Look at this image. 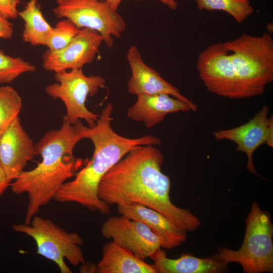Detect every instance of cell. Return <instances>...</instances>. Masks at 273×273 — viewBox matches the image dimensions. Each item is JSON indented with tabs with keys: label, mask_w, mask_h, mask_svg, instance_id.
Here are the masks:
<instances>
[{
	"label": "cell",
	"mask_w": 273,
	"mask_h": 273,
	"mask_svg": "<svg viewBox=\"0 0 273 273\" xmlns=\"http://www.w3.org/2000/svg\"><path fill=\"white\" fill-rule=\"evenodd\" d=\"M163 162L162 153L154 146L135 147L103 176L98 196L109 205H144L187 232L196 231L201 224L199 218L171 201L170 180L161 170Z\"/></svg>",
	"instance_id": "cell-1"
},
{
	"label": "cell",
	"mask_w": 273,
	"mask_h": 273,
	"mask_svg": "<svg viewBox=\"0 0 273 273\" xmlns=\"http://www.w3.org/2000/svg\"><path fill=\"white\" fill-rule=\"evenodd\" d=\"M113 110V104L108 103L93 127L83 125L80 120L74 124L81 139H88L93 143V155L71 181L63 184L54 200L62 203H76L91 211L109 214L110 205L98 196L99 184L103 176L135 147L161 145L160 139L155 136L128 138L117 133L111 127Z\"/></svg>",
	"instance_id": "cell-2"
},
{
	"label": "cell",
	"mask_w": 273,
	"mask_h": 273,
	"mask_svg": "<svg viewBox=\"0 0 273 273\" xmlns=\"http://www.w3.org/2000/svg\"><path fill=\"white\" fill-rule=\"evenodd\" d=\"M81 140L75 125L64 117L59 129L48 131L35 144V155L41 156V161L34 168L21 172L10 185L14 194L28 195L24 223L29 224L87 162L73 155L75 147Z\"/></svg>",
	"instance_id": "cell-3"
},
{
	"label": "cell",
	"mask_w": 273,
	"mask_h": 273,
	"mask_svg": "<svg viewBox=\"0 0 273 273\" xmlns=\"http://www.w3.org/2000/svg\"><path fill=\"white\" fill-rule=\"evenodd\" d=\"M230 52L243 99L261 95L273 81V38L270 33L260 36L242 34L223 42Z\"/></svg>",
	"instance_id": "cell-4"
},
{
	"label": "cell",
	"mask_w": 273,
	"mask_h": 273,
	"mask_svg": "<svg viewBox=\"0 0 273 273\" xmlns=\"http://www.w3.org/2000/svg\"><path fill=\"white\" fill-rule=\"evenodd\" d=\"M245 236L237 250L218 247L213 257L225 264L237 263L245 273L273 271V224L269 214L252 203L246 219Z\"/></svg>",
	"instance_id": "cell-5"
},
{
	"label": "cell",
	"mask_w": 273,
	"mask_h": 273,
	"mask_svg": "<svg viewBox=\"0 0 273 273\" xmlns=\"http://www.w3.org/2000/svg\"><path fill=\"white\" fill-rule=\"evenodd\" d=\"M13 230L31 237L35 242L36 253L51 260L61 273H72L66 264L77 266L84 264V256L81 248L82 238L75 232H68L52 220L35 215L29 224L12 225Z\"/></svg>",
	"instance_id": "cell-6"
},
{
	"label": "cell",
	"mask_w": 273,
	"mask_h": 273,
	"mask_svg": "<svg viewBox=\"0 0 273 273\" xmlns=\"http://www.w3.org/2000/svg\"><path fill=\"white\" fill-rule=\"evenodd\" d=\"M55 72L56 82L47 85L46 93L63 102L66 108L65 118L72 124L83 119L88 126H94L99 115L89 111L85 106L87 97H93L100 88L106 87V80L100 75H86L82 69Z\"/></svg>",
	"instance_id": "cell-7"
},
{
	"label": "cell",
	"mask_w": 273,
	"mask_h": 273,
	"mask_svg": "<svg viewBox=\"0 0 273 273\" xmlns=\"http://www.w3.org/2000/svg\"><path fill=\"white\" fill-rule=\"evenodd\" d=\"M53 12L79 29L97 31L109 48L113 47V38H119L126 26L123 18L102 0H56Z\"/></svg>",
	"instance_id": "cell-8"
},
{
	"label": "cell",
	"mask_w": 273,
	"mask_h": 273,
	"mask_svg": "<svg viewBox=\"0 0 273 273\" xmlns=\"http://www.w3.org/2000/svg\"><path fill=\"white\" fill-rule=\"evenodd\" d=\"M197 69L206 88L219 96L243 99L241 88L223 42L209 46L199 55Z\"/></svg>",
	"instance_id": "cell-9"
},
{
	"label": "cell",
	"mask_w": 273,
	"mask_h": 273,
	"mask_svg": "<svg viewBox=\"0 0 273 273\" xmlns=\"http://www.w3.org/2000/svg\"><path fill=\"white\" fill-rule=\"evenodd\" d=\"M101 233L143 260L161 248L159 238L149 227L124 215L109 217L103 223Z\"/></svg>",
	"instance_id": "cell-10"
},
{
	"label": "cell",
	"mask_w": 273,
	"mask_h": 273,
	"mask_svg": "<svg viewBox=\"0 0 273 273\" xmlns=\"http://www.w3.org/2000/svg\"><path fill=\"white\" fill-rule=\"evenodd\" d=\"M269 108L263 106L255 116L246 123L238 127L221 129L213 132L217 140H228L235 143L236 150L245 153L247 157V169L258 175L253 163L255 151L261 145L273 146V117H268Z\"/></svg>",
	"instance_id": "cell-11"
},
{
	"label": "cell",
	"mask_w": 273,
	"mask_h": 273,
	"mask_svg": "<svg viewBox=\"0 0 273 273\" xmlns=\"http://www.w3.org/2000/svg\"><path fill=\"white\" fill-rule=\"evenodd\" d=\"M102 42V36L97 31L80 29L63 49L55 52L47 50L43 53L42 67L47 71L54 72L82 69L94 60Z\"/></svg>",
	"instance_id": "cell-12"
},
{
	"label": "cell",
	"mask_w": 273,
	"mask_h": 273,
	"mask_svg": "<svg viewBox=\"0 0 273 273\" xmlns=\"http://www.w3.org/2000/svg\"><path fill=\"white\" fill-rule=\"evenodd\" d=\"M127 60L131 69V76L127 83L128 92L136 96L142 95L165 94L180 100L196 111L197 106L181 94L179 89L163 78L160 74L148 66L134 45L130 46L127 53Z\"/></svg>",
	"instance_id": "cell-13"
},
{
	"label": "cell",
	"mask_w": 273,
	"mask_h": 273,
	"mask_svg": "<svg viewBox=\"0 0 273 273\" xmlns=\"http://www.w3.org/2000/svg\"><path fill=\"white\" fill-rule=\"evenodd\" d=\"M34 156L35 144L18 117L0 135V164L12 181Z\"/></svg>",
	"instance_id": "cell-14"
},
{
	"label": "cell",
	"mask_w": 273,
	"mask_h": 273,
	"mask_svg": "<svg viewBox=\"0 0 273 273\" xmlns=\"http://www.w3.org/2000/svg\"><path fill=\"white\" fill-rule=\"evenodd\" d=\"M117 209L120 215L140 221L149 227L159 238L161 248L171 249L187 240V232L155 210L139 204L117 205Z\"/></svg>",
	"instance_id": "cell-15"
},
{
	"label": "cell",
	"mask_w": 273,
	"mask_h": 273,
	"mask_svg": "<svg viewBox=\"0 0 273 273\" xmlns=\"http://www.w3.org/2000/svg\"><path fill=\"white\" fill-rule=\"evenodd\" d=\"M191 107L185 102L167 94L142 95L127 110V117L152 128L163 121L170 113L187 112Z\"/></svg>",
	"instance_id": "cell-16"
},
{
	"label": "cell",
	"mask_w": 273,
	"mask_h": 273,
	"mask_svg": "<svg viewBox=\"0 0 273 273\" xmlns=\"http://www.w3.org/2000/svg\"><path fill=\"white\" fill-rule=\"evenodd\" d=\"M150 258L157 273H220L226 271L228 266L213 257L199 258L183 254L177 258H170L161 248Z\"/></svg>",
	"instance_id": "cell-17"
},
{
	"label": "cell",
	"mask_w": 273,
	"mask_h": 273,
	"mask_svg": "<svg viewBox=\"0 0 273 273\" xmlns=\"http://www.w3.org/2000/svg\"><path fill=\"white\" fill-rule=\"evenodd\" d=\"M97 273H157L149 264L130 251L112 241L103 247L102 257L96 265Z\"/></svg>",
	"instance_id": "cell-18"
},
{
	"label": "cell",
	"mask_w": 273,
	"mask_h": 273,
	"mask_svg": "<svg viewBox=\"0 0 273 273\" xmlns=\"http://www.w3.org/2000/svg\"><path fill=\"white\" fill-rule=\"evenodd\" d=\"M24 22L22 33L23 41L31 46L46 45L53 29L44 17L37 0H29L18 12Z\"/></svg>",
	"instance_id": "cell-19"
},
{
	"label": "cell",
	"mask_w": 273,
	"mask_h": 273,
	"mask_svg": "<svg viewBox=\"0 0 273 273\" xmlns=\"http://www.w3.org/2000/svg\"><path fill=\"white\" fill-rule=\"evenodd\" d=\"M201 11H220L241 23L254 12L249 0H195Z\"/></svg>",
	"instance_id": "cell-20"
},
{
	"label": "cell",
	"mask_w": 273,
	"mask_h": 273,
	"mask_svg": "<svg viewBox=\"0 0 273 273\" xmlns=\"http://www.w3.org/2000/svg\"><path fill=\"white\" fill-rule=\"evenodd\" d=\"M22 99L13 87H0V135L18 117L22 109Z\"/></svg>",
	"instance_id": "cell-21"
},
{
	"label": "cell",
	"mask_w": 273,
	"mask_h": 273,
	"mask_svg": "<svg viewBox=\"0 0 273 273\" xmlns=\"http://www.w3.org/2000/svg\"><path fill=\"white\" fill-rule=\"evenodd\" d=\"M36 71V67L20 57L6 54L0 49V84H9L20 75Z\"/></svg>",
	"instance_id": "cell-22"
},
{
	"label": "cell",
	"mask_w": 273,
	"mask_h": 273,
	"mask_svg": "<svg viewBox=\"0 0 273 273\" xmlns=\"http://www.w3.org/2000/svg\"><path fill=\"white\" fill-rule=\"evenodd\" d=\"M79 29L69 20L62 19L53 27L52 33L46 46L50 51H59L72 40Z\"/></svg>",
	"instance_id": "cell-23"
},
{
	"label": "cell",
	"mask_w": 273,
	"mask_h": 273,
	"mask_svg": "<svg viewBox=\"0 0 273 273\" xmlns=\"http://www.w3.org/2000/svg\"><path fill=\"white\" fill-rule=\"evenodd\" d=\"M19 3L20 0H0V14L7 19H16Z\"/></svg>",
	"instance_id": "cell-24"
},
{
	"label": "cell",
	"mask_w": 273,
	"mask_h": 273,
	"mask_svg": "<svg viewBox=\"0 0 273 273\" xmlns=\"http://www.w3.org/2000/svg\"><path fill=\"white\" fill-rule=\"evenodd\" d=\"M14 34L13 24L0 14V38L9 39Z\"/></svg>",
	"instance_id": "cell-25"
},
{
	"label": "cell",
	"mask_w": 273,
	"mask_h": 273,
	"mask_svg": "<svg viewBox=\"0 0 273 273\" xmlns=\"http://www.w3.org/2000/svg\"><path fill=\"white\" fill-rule=\"evenodd\" d=\"M11 183V181L8 178L0 164V196L10 187Z\"/></svg>",
	"instance_id": "cell-26"
},
{
	"label": "cell",
	"mask_w": 273,
	"mask_h": 273,
	"mask_svg": "<svg viewBox=\"0 0 273 273\" xmlns=\"http://www.w3.org/2000/svg\"><path fill=\"white\" fill-rule=\"evenodd\" d=\"M142 1V0H138ZM171 10H175L177 8V3L175 0H159Z\"/></svg>",
	"instance_id": "cell-27"
},
{
	"label": "cell",
	"mask_w": 273,
	"mask_h": 273,
	"mask_svg": "<svg viewBox=\"0 0 273 273\" xmlns=\"http://www.w3.org/2000/svg\"><path fill=\"white\" fill-rule=\"evenodd\" d=\"M106 3L113 11H117L122 0H102Z\"/></svg>",
	"instance_id": "cell-28"
}]
</instances>
